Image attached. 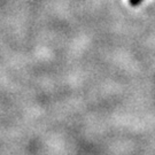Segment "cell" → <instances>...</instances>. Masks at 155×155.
Segmentation results:
<instances>
[{
	"label": "cell",
	"mask_w": 155,
	"mask_h": 155,
	"mask_svg": "<svg viewBox=\"0 0 155 155\" xmlns=\"http://www.w3.org/2000/svg\"><path fill=\"white\" fill-rule=\"evenodd\" d=\"M129 1H130V4L132 6H137V5H139L143 0H129Z\"/></svg>",
	"instance_id": "obj_1"
}]
</instances>
